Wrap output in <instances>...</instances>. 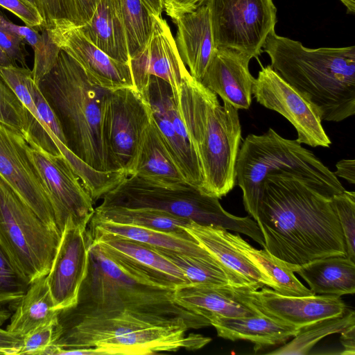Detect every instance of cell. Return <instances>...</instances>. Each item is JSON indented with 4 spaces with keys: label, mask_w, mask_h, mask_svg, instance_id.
<instances>
[{
    "label": "cell",
    "mask_w": 355,
    "mask_h": 355,
    "mask_svg": "<svg viewBox=\"0 0 355 355\" xmlns=\"http://www.w3.org/2000/svg\"><path fill=\"white\" fill-rule=\"evenodd\" d=\"M256 222L264 249L291 270L315 259L347 256L331 198L286 171L265 178Z\"/></svg>",
    "instance_id": "1"
},
{
    "label": "cell",
    "mask_w": 355,
    "mask_h": 355,
    "mask_svg": "<svg viewBox=\"0 0 355 355\" xmlns=\"http://www.w3.org/2000/svg\"><path fill=\"white\" fill-rule=\"evenodd\" d=\"M58 320L55 355L73 347H93L101 355L154 354L198 349L211 340L200 334L187 335L190 327L181 317L127 309L89 311L71 307L60 311Z\"/></svg>",
    "instance_id": "2"
},
{
    "label": "cell",
    "mask_w": 355,
    "mask_h": 355,
    "mask_svg": "<svg viewBox=\"0 0 355 355\" xmlns=\"http://www.w3.org/2000/svg\"><path fill=\"white\" fill-rule=\"evenodd\" d=\"M177 286L125 257L107 252L92 241L87 272L80 288L76 309L133 311L184 318L190 329L210 326L205 317L178 305L173 299Z\"/></svg>",
    "instance_id": "3"
},
{
    "label": "cell",
    "mask_w": 355,
    "mask_h": 355,
    "mask_svg": "<svg viewBox=\"0 0 355 355\" xmlns=\"http://www.w3.org/2000/svg\"><path fill=\"white\" fill-rule=\"evenodd\" d=\"M271 67L317 110L322 121L355 114V46L309 49L272 31L263 46Z\"/></svg>",
    "instance_id": "4"
},
{
    "label": "cell",
    "mask_w": 355,
    "mask_h": 355,
    "mask_svg": "<svg viewBox=\"0 0 355 355\" xmlns=\"http://www.w3.org/2000/svg\"><path fill=\"white\" fill-rule=\"evenodd\" d=\"M202 173L200 191L218 199L236 184L235 166L241 140L239 110L189 74L176 99Z\"/></svg>",
    "instance_id": "5"
},
{
    "label": "cell",
    "mask_w": 355,
    "mask_h": 355,
    "mask_svg": "<svg viewBox=\"0 0 355 355\" xmlns=\"http://www.w3.org/2000/svg\"><path fill=\"white\" fill-rule=\"evenodd\" d=\"M37 85L59 121L67 148L96 171H117L102 126L103 103L110 90L91 81L62 49L53 67Z\"/></svg>",
    "instance_id": "6"
},
{
    "label": "cell",
    "mask_w": 355,
    "mask_h": 355,
    "mask_svg": "<svg viewBox=\"0 0 355 355\" xmlns=\"http://www.w3.org/2000/svg\"><path fill=\"white\" fill-rule=\"evenodd\" d=\"M236 180L243 193L245 211L255 221L265 178L286 171L311 183L324 196L332 198L346 190L338 178L311 151L296 139L280 136L272 128L262 135H248L239 148Z\"/></svg>",
    "instance_id": "7"
},
{
    "label": "cell",
    "mask_w": 355,
    "mask_h": 355,
    "mask_svg": "<svg viewBox=\"0 0 355 355\" xmlns=\"http://www.w3.org/2000/svg\"><path fill=\"white\" fill-rule=\"evenodd\" d=\"M100 207L151 208L194 221L244 234L263 248V237L250 216L239 217L225 211L219 199L187 183L163 185L134 175L126 176L102 197Z\"/></svg>",
    "instance_id": "8"
},
{
    "label": "cell",
    "mask_w": 355,
    "mask_h": 355,
    "mask_svg": "<svg viewBox=\"0 0 355 355\" xmlns=\"http://www.w3.org/2000/svg\"><path fill=\"white\" fill-rule=\"evenodd\" d=\"M60 237L0 176V243L30 284L49 273Z\"/></svg>",
    "instance_id": "9"
},
{
    "label": "cell",
    "mask_w": 355,
    "mask_h": 355,
    "mask_svg": "<svg viewBox=\"0 0 355 355\" xmlns=\"http://www.w3.org/2000/svg\"><path fill=\"white\" fill-rule=\"evenodd\" d=\"M216 49L257 58L268 35L275 31L277 9L272 0H206Z\"/></svg>",
    "instance_id": "10"
},
{
    "label": "cell",
    "mask_w": 355,
    "mask_h": 355,
    "mask_svg": "<svg viewBox=\"0 0 355 355\" xmlns=\"http://www.w3.org/2000/svg\"><path fill=\"white\" fill-rule=\"evenodd\" d=\"M152 118L145 96L135 87L110 91L102 109L103 136L116 171L130 166L141 135Z\"/></svg>",
    "instance_id": "11"
},
{
    "label": "cell",
    "mask_w": 355,
    "mask_h": 355,
    "mask_svg": "<svg viewBox=\"0 0 355 355\" xmlns=\"http://www.w3.org/2000/svg\"><path fill=\"white\" fill-rule=\"evenodd\" d=\"M252 93L259 104L278 112L294 126L297 134L296 140L300 144L329 147L331 141L317 110L270 65L261 67Z\"/></svg>",
    "instance_id": "12"
},
{
    "label": "cell",
    "mask_w": 355,
    "mask_h": 355,
    "mask_svg": "<svg viewBox=\"0 0 355 355\" xmlns=\"http://www.w3.org/2000/svg\"><path fill=\"white\" fill-rule=\"evenodd\" d=\"M0 176L45 223L58 230L48 190L31 155V146L21 132L1 121Z\"/></svg>",
    "instance_id": "13"
},
{
    "label": "cell",
    "mask_w": 355,
    "mask_h": 355,
    "mask_svg": "<svg viewBox=\"0 0 355 355\" xmlns=\"http://www.w3.org/2000/svg\"><path fill=\"white\" fill-rule=\"evenodd\" d=\"M143 95L150 104L162 139L187 183L200 190L203 178L200 162L170 85L152 76Z\"/></svg>",
    "instance_id": "14"
},
{
    "label": "cell",
    "mask_w": 355,
    "mask_h": 355,
    "mask_svg": "<svg viewBox=\"0 0 355 355\" xmlns=\"http://www.w3.org/2000/svg\"><path fill=\"white\" fill-rule=\"evenodd\" d=\"M31 153L47 188L60 233L69 218L88 225L94 213V202L65 157L35 146H31Z\"/></svg>",
    "instance_id": "15"
},
{
    "label": "cell",
    "mask_w": 355,
    "mask_h": 355,
    "mask_svg": "<svg viewBox=\"0 0 355 355\" xmlns=\"http://www.w3.org/2000/svg\"><path fill=\"white\" fill-rule=\"evenodd\" d=\"M88 225L67 219L50 270L46 275L55 309L74 306L88 268L92 242Z\"/></svg>",
    "instance_id": "16"
},
{
    "label": "cell",
    "mask_w": 355,
    "mask_h": 355,
    "mask_svg": "<svg viewBox=\"0 0 355 355\" xmlns=\"http://www.w3.org/2000/svg\"><path fill=\"white\" fill-rule=\"evenodd\" d=\"M153 17L147 44L130 60L134 87L144 94L150 76H156L170 85L177 99L182 82L190 73L180 56L166 21L162 16Z\"/></svg>",
    "instance_id": "17"
},
{
    "label": "cell",
    "mask_w": 355,
    "mask_h": 355,
    "mask_svg": "<svg viewBox=\"0 0 355 355\" xmlns=\"http://www.w3.org/2000/svg\"><path fill=\"white\" fill-rule=\"evenodd\" d=\"M49 29L53 42L81 66L91 81L111 91L135 87L130 64L117 61L99 49L79 26L62 21Z\"/></svg>",
    "instance_id": "18"
},
{
    "label": "cell",
    "mask_w": 355,
    "mask_h": 355,
    "mask_svg": "<svg viewBox=\"0 0 355 355\" xmlns=\"http://www.w3.org/2000/svg\"><path fill=\"white\" fill-rule=\"evenodd\" d=\"M243 293L263 314L297 328L347 311L340 296L335 295L288 296L267 288Z\"/></svg>",
    "instance_id": "19"
},
{
    "label": "cell",
    "mask_w": 355,
    "mask_h": 355,
    "mask_svg": "<svg viewBox=\"0 0 355 355\" xmlns=\"http://www.w3.org/2000/svg\"><path fill=\"white\" fill-rule=\"evenodd\" d=\"M251 58L239 52L217 49L200 82L237 110H248L255 78L249 70Z\"/></svg>",
    "instance_id": "20"
},
{
    "label": "cell",
    "mask_w": 355,
    "mask_h": 355,
    "mask_svg": "<svg viewBox=\"0 0 355 355\" xmlns=\"http://www.w3.org/2000/svg\"><path fill=\"white\" fill-rule=\"evenodd\" d=\"M230 285L184 284L175 287L173 301L180 306L206 318L247 317L263 314L243 293Z\"/></svg>",
    "instance_id": "21"
},
{
    "label": "cell",
    "mask_w": 355,
    "mask_h": 355,
    "mask_svg": "<svg viewBox=\"0 0 355 355\" xmlns=\"http://www.w3.org/2000/svg\"><path fill=\"white\" fill-rule=\"evenodd\" d=\"M172 20L177 26L175 41L180 56L191 76L200 81L217 50L208 6L204 3Z\"/></svg>",
    "instance_id": "22"
},
{
    "label": "cell",
    "mask_w": 355,
    "mask_h": 355,
    "mask_svg": "<svg viewBox=\"0 0 355 355\" xmlns=\"http://www.w3.org/2000/svg\"><path fill=\"white\" fill-rule=\"evenodd\" d=\"M184 230L223 266L248 282L254 290L272 288V281L233 243L227 230L191 220Z\"/></svg>",
    "instance_id": "23"
},
{
    "label": "cell",
    "mask_w": 355,
    "mask_h": 355,
    "mask_svg": "<svg viewBox=\"0 0 355 355\" xmlns=\"http://www.w3.org/2000/svg\"><path fill=\"white\" fill-rule=\"evenodd\" d=\"M125 173L127 176L134 175L163 185L187 183L169 153L153 115Z\"/></svg>",
    "instance_id": "24"
},
{
    "label": "cell",
    "mask_w": 355,
    "mask_h": 355,
    "mask_svg": "<svg viewBox=\"0 0 355 355\" xmlns=\"http://www.w3.org/2000/svg\"><path fill=\"white\" fill-rule=\"evenodd\" d=\"M218 336L232 341L248 340L254 350L284 343L299 328L275 320L264 314L247 317H217L210 320Z\"/></svg>",
    "instance_id": "25"
},
{
    "label": "cell",
    "mask_w": 355,
    "mask_h": 355,
    "mask_svg": "<svg viewBox=\"0 0 355 355\" xmlns=\"http://www.w3.org/2000/svg\"><path fill=\"white\" fill-rule=\"evenodd\" d=\"M314 294L343 295L355 293V262L347 256L313 260L292 269Z\"/></svg>",
    "instance_id": "26"
},
{
    "label": "cell",
    "mask_w": 355,
    "mask_h": 355,
    "mask_svg": "<svg viewBox=\"0 0 355 355\" xmlns=\"http://www.w3.org/2000/svg\"><path fill=\"white\" fill-rule=\"evenodd\" d=\"M89 234L92 241L103 250L161 275L177 286L190 284L183 272L152 245L110 234L89 232Z\"/></svg>",
    "instance_id": "27"
},
{
    "label": "cell",
    "mask_w": 355,
    "mask_h": 355,
    "mask_svg": "<svg viewBox=\"0 0 355 355\" xmlns=\"http://www.w3.org/2000/svg\"><path fill=\"white\" fill-rule=\"evenodd\" d=\"M79 28L110 57L130 64L126 35L114 0H98L91 19Z\"/></svg>",
    "instance_id": "28"
},
{
    "label": "cell",
    "mask_w": 355,
    "mask_h": 355,
    "mask_svg": "<svg viewBox=\"0 0 355 355\" xmlns=\"http://www.w3.org/2000/svg\"><path fill=\"white\" fill-rule=\"evenodd\" d=\"M88 227L91 234H114L142 242L157 248L168 249L193 255L211 254L189 234L180 235L135 225L93 220H90Z\"/></svg>",
    "instance_id": "29"
},
{
    "label": "cell",
    "mask_w": 355,
    "mask_h": 355,
    "mask_svg": "<svg viewBox=\"0 0 355 355\" xmlns=\"http://www.w3.org/2000/svg\"><path fill=\"white\" fill-rule=\"evenodd\" d=\"M59 312L55 309L46 275L43 276L30 284L6 330L25 336L40 326L57 320Z\"/></svg>",
    "instance_id": "30"
},
{
    "label": "cell",
    "mask_w": 355,
    "mask_h": 355,
    "mask_svg": "<svg viewBox=\"0 0 355 355\" xmlns=\"http://www.w3.org/2000/svg\"><path fill=\"white\" fill-rule=\"evenodd\" d=\"M91 220L135 225L180 235L189 234L184 227L191 221L155 209L120 206H98Z\"/></svg>",
    "instance_id": "31"
},
{
    "label": "cell",
    "mask_w": 355,
    "mask_h": 355,
    "mask_svg": "<svg viewBox=\"0 0 355 355\" xmlns=\"http://www.w3.org/2000/svg\"><path fill=\"white\" fill-rule=\"evenodd\" d=\"M236 247L254 263L273 284L272 289L288 296H311L315 295L297 279L291 269L266 249L257 250L239 234L230 232Z\"/></svg>",
    "instance_id": "32"
},
{
    "label": "cell",
    "mask_w": 355,
    "mask_h": 355,
    "mask_svg": "<svg viewBox=\"0 0 355 355\" xmlns=\"http://www.w3.org/2000/svg\"><path fill=\"white\" fill-rule=\"evenodd\" d=\"M0 24L12 31L27 42L34 51V64L31 70L35 83L46 75L55 65L60 49L51 39L49 29L41 26L38 30L28 26H19L8 20L0 12Z\"/></svg>",
    "instance_id": "33"
},
{
    "label": "cell",
    "mask_w": 355,
    "mask_h": 355,
    "mask_svg": "<svg viewBox=\"0 0 355 355\" xmlns=\"http://www.w3.org/2000/svg\"><path fill=\"white\" fill-rule=\"evenodd\" d=\"M353 324H355L354 311H347L340 316L320 320L299 328L297 333L291 342L268 354H308L313 346L325 336L340 333Z\"/></svg>",
    "instance_id": "34"
},
{
    "label": "cell",
    "mask_w": 355,
    "mask_h": 355,
    "mask_svg": "<svg viewBox=\"0 0 355 355\" xmlns=\"http://www.w3.org/2000/svg\"><path fill=\"white\" fill-rule=\"evenodd\" d=\"M123 24L131 58L147 44L154 17L144 0H114Z\"/></svg>",
    "instance_id": "35"
},
{
    "label": "cell",
    "mask_w": 355,
    "mask_h": 355,
    "mask_svg": "<svg viewBox=\"0 0 355 355\" xmlns=\"http://www.w3.org/2000/svg\"><path fill=\"white\" fill-rule=\"evenodd\" d=\"M29 285L0 243V325L15 311Z\"/></svg>",
    "instance_id": "36"
},
{
    "label": "cell",
    "mask_w": 355,
    "mask_h": 355,
    "mask_svg": "<svg viewBox=\"0 0 355 355\" xmlns=\"http://www.w3.org/2000/svg\"><path fill=\"white\" fill-rule=\"evenodd\" d=\"M331 202L343 231L347 257L355 262V192L345 190L334 195Z\"/></svg>",
    "instance_id": "37"
},
{
    "label": "cell",
    "mask_w": 355,
    "mask_h": 355,
    "mask_svg": "<svg viewBox=\"0 0 355 355\" xmlns=\"http://www.w3.org/2000/svg\"><path fill=\"white\" fill-rule=\"evenodd\" d=\"M60 334L58 320L40 326L24 336L19 354L54 355Z\"/></svg>",
    "instance_id": "38"
},
{
    "label": "cell",
    "mask_w": 355,
    "mask_h": 355,
    "mask_svg": "<svg viewBox=\"0 0 355 355\" xmlns=\"http://www.w3.org/2000/svg\"><path fill=\"white\" fill-rule=\"evenodd\" d=\"M44 20V27L51 28L62 21L79 26L76 10L72 0H35Z\"/></svg>",
    "instance_id": "39"
},
{
    "label": "cell",
    "mask_w": 355,
    "mask_h": 355,
    "mask_svg": "<svg viewBox=\"0 0 355 355\" xmlns=\"http://www.w3.org/2000/svg\"><path fill=\"white\" fill-rule=\"evenodd\" d=\"M28 86L37 111L44 126L49 128L57 138L66 146L65 138L59 121L38 85L35 83L33 77H31L28 81Z\"/></svg>",
    "instance_id": "40"
},
{
    "label": "cell",
    "mask_w": 355,
    "mask_h": 355,
    "mask_svg": "<svg viewBox=\"0 0 355 355\" xmlns=\"http://www.w3.org/2000/svg\"><path fill=\"white\" fill-rule=\"evenodd\" d=\"M0 6L15 14L29 27L40 28L44 20L37 7L24 0H0Z\"/></svg>",
    "instance_id": "41"
},
{
    "label": "cell",
    "mask_w": 355,
    "mask_h": 355,
    "mask_svg": "<svg viewBox=\"0 0 355 355\" xmlns=\"http://www.w3.org/2000/svg\"><path fill=\"white\" fill-rule=\"evenodd\" d=\"M24 44L21 37L0 24V48L15 64L26 67Z\"/></svg>",
    "instance_id": "42"
},
{
    "label": "cell",
    "mask_w": 355,
    "mask_h": 355,
    "mask_svg": "<svg viewBox=\"0 0 355 355\" xmlns=\"http://www.w3.org/2000/svg\"><path fill=\"white\" fill-rule=\"evenodd\" d=\"M0 103L10 111L18 115L24 122L25 135L27 130V113L17 96L0 77Z\"/></svg>",
    "instance_id": "43"
},
{
    "label": "cell",
    "mask_w": 355,
    "mask_h": 355,
    "mask_svg": "<svg viewBox=\"0 0 355 355\" xmlns=\"http://www.w3.org/2000/svg\"><path fill=\"white\" fill-rule=\"evenodd\" d=\"M206 0H164V9L172 19L179 15L193 11Z\"/></svg>",
    "instance_id": "44"
},
{
    "label": "cell",
    "mask_w": 355,
    "mask_h": 355,
    "mask_svg": "<svg viewBox=\"0 0 355 355\" xmlns=\"http://www.w3.org/2000/svg\"><path fill=\"white\" fill-rule=\"evenodd\" d=\"M24 336L0 328V354L18 355Z\"/></svg>",
    "instance_id": "45"
},
{
    "label": "cell",
    "mask_w": 355,
    "mask_h": 355,
    "mask_svg": "<svg viewBox=\"0 0 355 355\" xmlns=\"http://www.w3.org/2000/svg\"><path fill=\"white\" fill-rule=\"evenodd\" d=\"M76 10L79 26L87 23L94 15L98 0H72Z\"/></svg>",
    "instance_id": "46"
},
{
    "label": "cell",
    "mask_w": 355,
    "mask_h": 355,
    "mask_svg": "<svg viewBox=\"0 0 355 355\" xmlns=\"http://www.w3.org/2000/svg\"><path fill=\"white\" fill-rule=\"evenodd\" d=\"M336 171L334 172L336 177L343 178L350 184L355 183V160L344 159L337 162Z\"/></svg>",
    "instance_id": "47"
},
{
    "label": "cell",
    "mask_w": 355,
    "mask_h": 355,
    "mask_svg": "<svg viewBox=\"0 0 355 355\" xmlns=\"http://www.w3.org/2000/svg\"><path fill=\"white\" fill-rule=\"evenodd\" d=\"M0 121L19 130L24 135L25 124L16 114L10 111L0 103Z\"/></svg>",
    "instance_id": "48"
},
{
    "label": "cell",
    "mask_w": 355,
    "mask_h": 355,
    "mask_svg": "<svg viewBox=\"0 0 355 355\" xmlns=\"http://www.w3.org/2000/svg\"><path fill=\"white\" fill-rule=\"evenodd\" d=\"M340 341L343 347L342 355L355 354V324L349 326L340 331Z\"/></svg>",
    "instance_id": "49"
},
{
    "label": "cell",
    "mask_w": 355,
    "mask_h": 355,
    "mask_svg": "<svg viewBox=\"0 0 355 355\" xmlns=\"http://www.w3.org/2000/svg\"><path fill=\"white\" fill-rule=\"evenodd\" d=\"M153 15L161 16L164 10V0H144Z\"/></svg>",
    "instance_id": "50"
},
{
    "label": "cell",
    "mask_w": 355,
    "mask_h": 355,
    "mask_svg": "<svg viewBox=\"0 0 355 355\" xmlns=\"http://www.w3.org/2000/svg\"><path fill=\"white\" fill-rule=\"evenodd\" d=\"M16 65L17 64H15L0 48V67H10Z\"/></svg>",
    "instance_id": "51"
},
{
    "label": "cell",
    "mask_w": 355,
    "mask_h": 355,
    "mask_svg": "<svg viewBox=\"0 0 355 355\" xmlns=\"http://www.w3.org/2000/svg\"><path fill=\"white\" fill-rule=\"evenodd\" d=\"M347 8V13L354 14L355 0H340Z\"/></svg>",
    "instance_id": "52"
},
{
    "label": "cell",
    "mask_w": 355,
    "mask_h": 355,
    "mask_svg": "<svg viewBox=\"0 0 355 355\" xmlns=\"http://www.w3.org/2000/svg\"><path fill=\"white\" fill-rule=\"evenodd\" d=\"M24 1L36 7L35 0H24Z\"/></svg>",
    "instance_id": "53"
}]
</instances>
